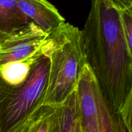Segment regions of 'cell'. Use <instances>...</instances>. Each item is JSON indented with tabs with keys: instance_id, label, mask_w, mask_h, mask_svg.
I'll return each mask as SVG.
<instances>
[{
	"instance_id": "6da1fadb",
	"label": "cell",
	"mask_w": 132,
	"mask_h": 132,
	"mask_svg": "<svg viewBox=\"0 0 132 132\" xmlns=\"http://www.w3.org/2000/svg\"><path fill=\"white\" fill-rule=\"evenodd\" d=\"M81 36L85 62L119 113L132 88V57L121 12L108 0H92Z\"/></svg>"
},
{
	"instance_id": "7a4b0ae2",
	"label": "cell",
	"mask_w": 132,
	"mask_h": 132,
	"mask_svg": "<svg viewBox=\"0 0 132 132\" xmlns=\"http://www.w3.org/2000/svg\"><path fill=\"white\" fill-rule=\"evenodd\" d=\"M49 68L43 45L24 59L0 67V132H16L43 104Z\"/></svg>"
},
{
	"instance_id": "3957f363",
	"label": "cell",
	"mask_w": 132,
	"mask_h": 132,
	"mask_svg": "<svg viewBox=\"0 0 132 132\" xmlns=\"http://www.w3.org/2000/svg\"><path fill=\"white\" fill-rule=\"evenodd\" d=\"M50 61L43 104L59 106L76 90L84 65L81 30L64 22L50 32L43 45Z\"/></svg>"
},
{
	"instance_id": "277c9868",
	"label": "cell",
	"mask_w": 132,
	"mask_h": 132,
	"mask_svg": "<svg viewBox=\"0 0 132 132\" xmlns=\"http://www.w3.org/2000/svg\"><path fill=\"white\" fill-rule=\"evenodd\" d=\"M81 132H126L119 114L104 96L85 64L76 90Z\"/></svg>"
},
{
	"instance_id": "5b68a950",
	"label": "cell",
	"mask_w": 132,
	"mask_h": 132,
	"mask_svg": "<svg viewBox=\"0 0 132 132\" xmlns=\"http://www.w3.org/2000/svg\"><path fill=\"white\" fill-rule=\"evenodd\" d=\"M49 34L34 22L0 38V67L29 56L45 43Z\"/></svg>"
},
{
	"instance_id": "8992f818",
	"label": "cell",
	"mask_w": 132,
	"mask_h": 132,
	"mask_svg": "<svg viewBox=\"0 0 132 132\" xmlns=\"http://www.w3.org/2000/svg\"><path fill=\"white\" fill-rule=\"evenodd\" d=\"M21 11L47 33L55 30L65 21L57 9L47 0H15Z\"/></svg>"
},
{
	"instance_id": "52a82bcc",
	"label": "cell",
	"mask_w": 132,
	"mask_h": 132,
	"mask_svg": "<svg viewBox=\"0 0 132 132\" xmlns=\"http://www.w3.org/2000/svg\"><path fill=\"white\" fill-rule=\"evenodd\" d=\"M57 108L58 106L43 104L20 128L21 132H54L57 120Z\"/></svg>"
},
{
	"instance_id": "ba28073f",
	"label": "cell",
	"mask_w": 132,
	"mask_h": 132,
	"mask_svg": "<svg viewBox=\"0 0 132 132\" xmlns=\"http://www.w3.org/2000/svg\"><path fill=\"white\" fill-rule=\"evenodd\" d=\"M54 132H81L76 91L57 108V120Z\"/></svg>"
},
{
	"instance_id": "9c48e42d",
	"label": "cell",
	"mask_w": 132,
	"mask_h": 132,
	"mask_svg": "<svg viewBox=\"0 0 132 132\" xmlns=\"http://www.w3.org/2000/svg\"><path fill=\"white\" fill-rule=\"evenodd\" d=\"M30 21L15 0H0V32L10 33Z\"/></svg>"
},
{
	"instance_id": "30bf717a",
	"label": "cell",
	"mask_w": 132,
	"mask_h": 132,
	"mask_svg": "<svg viewBox=\"0 0 132 132\" xmlns=\"http://www.w3.org/2000/svg\"><path fill=\"white\" fill-rule=\"evenodd\" d=\"M119 114L126 132H132V88L120 110Z\"/></svg>"
},
{
	"instance_id": "8fae6325",
	"label": "cell",
	"mask_w": 132,
	"mask_h": 132,
	"mask_svg": "<svg viewBox=\"0 0 132 132\" xmlns=\"http://www.w3.org/2000/svg\"><path fill=\"white\" fill-rule=\"evenodd\" d=\"M121 15L125 39L132 57V10L121 12Z\"/></svg>"
},
{
	"instance_id": "7c38bea8",
	"label": "cell",
	"mask_w": 132,
	"mask_h": 132,
	"mask_svg": "<svg viewBox=\"0 0 132 132\" xmlns=\"http://www.w3.org/2000/svg\"><path fill=\"white\" fill-rule=\"evenodd\" d=\"M120 12L132 10V0H108Z\"/></svg>"
},
{
	"instance_id": "4fadbf2b",
	"label": "cell",
	"mask_w": 132,
	"mask_h": 132,
	"mask_svg": "<svg viewBox=\"0 0 132 132\" xmlns=\"http://www.w3.org/2000/svg\"><path fill=\"white\" fill-rule=\"evenodd\" d=\"M5 34H6V33H4V32H0V38H1V37H2Z\"/></svg>"
},
{
	"instance_id": "5bb4252c",
	"label": "cell",
	"mask_w": 132,
	"mask_h": 132,
	"mask_svg": "<svg viewBox=\"0 0 132 132\" xmlns=\"http://www.w3.org/2000/svg\"><path fill=\"white\" fill-rule=\"evenodd\" d=\"M16 132H21V130H20V128H19V130H18V131H17Z\"/></svg>"
}]
</instances>
